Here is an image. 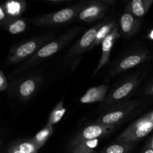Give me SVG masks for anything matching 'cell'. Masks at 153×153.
<instances>
[{"label": "cell", "mask_w": 153, "mask_h": 153, "mask_svg": "<svg viewBox=\"0 0 153 153\" xmlns=\"http://www.w3.org/2000/svg\"><path fill=\"white\" fill-rule=\"evenodd\" d=\"M139 100H127L115 104L101 114L96 122L116 127L125 122L140 106Z\"/></svg>", "instance_id": "cell-4"}, {"label": "cell", "mask_w": 153, "mask_h": 153, "mask_svg": "<svg viewBox=\"0 0 153 153\" xmlns=\"http://www.w3.org/2000/svg\"><path fill=\"white\" fill-rule=\"evenodd\" d=\"M94 1H100V2L105 3L106 4H112L114 3L115 0H94Z\"/></svg>", "instance_id": "cell-31"}, {"label": "cell", "mask_w": 153, "mask_h": 153, "mask_svg": "<svg viewBox=\"0 0 153 153\" xmlns=\"http://www.w3.org/2000/svg\"><path fill=\"white\" fill-rule=\"evenodd\" d=\"M55 37V32H48L16 43L10 49L7 63L9 64H22Z\"/></svg>", "instance_id": "cell-2"}, {"label": "cell", "mask_w": 153, "mask_h": 153, "mask_svg": "<svg viewBox=\"0 0 153 153\" xmlns=\"http://www.w3.org/2000/svg\"><path fill=\"white\" fill-rule=\"evenodd\" d=\"M36 1H51V2H64V1H74V0H36Z\"/></svg>", "instance_id": "cell-30"}, {"label": "cell", "mask_w": 153, "mask_h": 153, "mask_svg": "<svg viewBox=\"0 0 153 153\" xmlns=\"http://www.w3.org/2000/svg\"><path fill=\"white\" fill-rule=\"evenodd\" d=\"M143 24V19L123 10L118 19L117 27L121 37L128 39L138 33Z\"/></svg>", "instance_id": "cell-12"}, {"label": "cell", "mask_w": 153, "mask_h": 153, "mask_svg": "<svg viewBox=\"0 0 153 153\" xmlns=\"http://www.w3.org/2000/svg\"><path fill=\"white\" fill-rule=\"evenodd\" d=\"M108 10L107 4L98 1L85 2L76 19L85 23H91L104 17Z\"/></svg>", "instance_id": "cell-11"}, {"label": "cell", "mask_w": 153, "mask_h": 153, "mask_svg": "<svg viewBox=\"0 0 153 153\" xmlns=\"http://www.w3.org/2000/svg\"><path fill=\"white\" fill-rule=\"evenodd\" d=\"M7 88V82L4 73L0 71V91H4Z\"/></svg>", "instance_id": "cell-24"}, {"label": "cell", "mask_w": 153, "mask_h": 153, "mask_svg": "<svg viewBox=\"0 0 153 153\" xmlns=\"http://www.w3.org/2000/svg\"><path fill=\"white\" fill-rule=\"evenodd\" d=\"M134 145L132 143L114 142V143L105 147L100 153H131Z\"/></svg>", "instance_id": "cell-22"}, {"label": "cell", "mask_w": 153, "mask_h": 153, "mask_svg": "<svg viewBox=\"0 0 153 153\" xmlns=\"http://www.w3.org/2000/svg\"><path fill=\"white\" fill-rule=\"evenodd\" d=\"M144 93L147 95H153V82L147 85V87L145 88Z\"/></svg>", "instance_id": "cell-26"}, {"label": "cell", "mask_w": 153, "mask_h": 153, "mask_svg": "<svg viewBox=\"0 0 153 153\" xmlns=\"http://www.w3.org/2000/svg\"><path fill=\"white\" fill-rule=\"evenodd\" d=\"M43 77L40 74H30L13 82L9 87L10 96L22 102H27L36 95L43 84Z\"/></svg>", "instance_id": "cell-8"}, {"label": "cell", "mask_w": 153, "mask_h": 153, "mask_svg": "<svg viewBox=\"0 0 153 153\" xmlns=\"http://www.w3.org/2000/svg\"><path fill=\"white\" fill-rule=\"evenodd\" d=\"M54 133V128L52 126L46 124L42 129H40L34 137H31L34 143L38 147L39 149H41L46 143L51 136Z\"/></svg>", "instance_id": "cell-20"}, {"label": "cell", "mask_w": 153, "mask_h": 153, "mask_svg": "<svg viewBox=\"0 0 153 153\" xmlns=\"http://www.w3.org/2000/svg\"><path fill=\"white\" fill-rule=\"evenodd\" d=\"M8 17H19L25 10V0H8L4 7Z\"/></svg>", "instance_id": "cell-18"}, {"label": "cell", "mask_w": 153, "mask_h": 153, "mask_svg": "<svg viewBox=\"0 0 153 153\" xmlns=\"http://www.w3.org/2000/svg\"><path fill=\"white\" fill-rule=\"evenodd\" d=\"M8 153H22V152L18 149L17 146H16V144H13V146L9 149Z\"/></svg>", "instance_id": "cell-27"}, {"label": "cell", "mask_w": 153, "mask_h": 153, "mask_svg": "<svg viewBox=\"0 0 153 153\" xmlns=\"http://www.w3.org/2000/svg\"><path fill=\"white\" fill-rule=\"evenodd\" d=\"M152 58L150 52L147 49L143 47L135 48L117 59L110 67L107 78L114 77L128 71L146 61H149Z\"/></svg>", "instance_id": "cell-5"}, {"label": "cell", "mask_w": 153, "mask_h": 153, "mask_svg": "<svg viewBox=\"0 0 153 153\" xmlns=\"http://www.w3.org/2000/svg\"><path fill=\"white\" fill-rule=\"evenodd\" d=\"M82 30V27L81 26L73 27L64 34L55 37L49 43L42 46L31 58L21 64L14 73L18 74L27 71L29 69L36 67L41 62L61 52L79 35Z\"/></svg>", "instance_id": "cell-1"}, {"label": "cell", "mask_w": 153, "mask_h": 153, "mask_svg": "<svg viewBox=\"0 0 153 153\" xmlns=\"http://www.w3.org/2000/svg\"><path fill=\"white\" fill-rule=\"evenodd\" d=\"M148 37H149V39H152V40H153V30L150 31V32L149 33V34H148Z\"/></svg>", "instance_id": "cell-33"}, {"label": "cell", "mask_w": 153, "mask_h": 153, "mask_svg": "<svg viewBox=\"0 0 153 153\" xmlns=\"http://www.w3.org/2000/svg\"><path fill=\"white\" fill-rule=\"evenodd\" d=\"M85 4V2L78 3L56 11L35 16L31 19V22L33 25L39 27H52L68 24L76 19Z\"/></svg>", "instance_id": "cell-6"}, {"label": "cell", "mask_w": 153, "mask_h": 153, "mask_svg": "<svg viewBox=\"0 0 153 153\" xmlns=\"http://www.w3.org/2000/svg\"><path fill=\"white\" fill-rule=\"evenodd\" d=\"M2 26L7 32L11 34L23 33L28 28L26 21L20 17H8Z\"/></svg>", "instance_id": "cell-17"}, {"label": "cell", "mask_w": 153, "mask_h": 153, "mask_svg": "<svg viewBox=\"0 0 153 153\" xmlns=\"http://www.w3.org/2000/svg\"><path fill=\"white\" fill-rule=\"evenodd\" d=\"M153 130V123L147 120L144 117L136 120L128 126L118 137L114 142H122L135 144Z\"/></svg>", "instance_id": "cell-9"}, {"label": "cell", "mask_w": 153, "mask_h": 153, "mask_svg": "<svg viewBox=\"0 0 153 153\" xmlns=\"http://www.w3.org/2000/svg\"><path fill=\"white\" fill-rule=\"evenodd\" d=\"M145 147L149 148V149H151L153 150V135L152 136V137H151V138L148 140L147 143H146V145Z\"/></svg>", "instance_id": "cell-29"}, {"label": "cell", "mask_w": 153, "mask_h": 153, "mask_svg": "<svg viewBox=\"0 0 153 153\" xmlns=\"http://www.w3.org/2000/svg\"><path fill=\"white\" fill-rule=\"evenodd\" d=\"M145 118H146L147 120L150 121V122L153 123V111H152L149 112L148 114H145L144 116Z\"/></svg>", "instance_id": "cell-28"}, {"label": "cell", "mask_w": 153, "mask_h": 153, "mask_svg": "<svg viewBox=\"0 0 153 153\" xmlns=\"http://www.w3.org/2000/svg\"><path fill=\"white\" fill-rule=\"evenodd\" d=\"M66 111L67 110H66V108L64 104V99H62L55 105V107L51 111L49 118H48L47 124L54 126L57 123H58L65 115Z\"/></svg>", "instance_id": "cell-21"}, {"label": "cell", "mask_w": 153, "mask_h": 153, "mask_svg": "<svg viewBox=\"0 0 153 153\" xmlns=\"http://www.w3.org/2000/svg\"><path fill=\"white\" fill-rule=\"evenodd\" d=\"M120 34L119 29L117 25L114 28V29L108 35V37L105 39L101 43L102 46V52L101 56H100V59L99 61L98 64H97V67L94 70V73H93V76L97 75L103 67L108 63L109 60H110L111 54V51L113 49L115 43L117 40L120 37Z\"/></svg>", "instance_id": "cell-13"}, {"label": "cell", "mask_w": 153, "mask_h": 153, "mask_svg": "<svg viewBox=\"0 0 153 153\" xmlns=\"http://www.w3.org/2000/svg\"><path fill=\"white\" fill-rule=\"evenodd\" d=\"M7 18H8V16H7L4 7L0 5V25H2L4 23V22L7 20Z\"/></svg>", "instance_id": "cell-25"}, {"label": "cell", "mask_w": 153, "mask_h": 153, "mask_svg": "<svg viewBox=\"0 0 153 153\" xmlns=\"http://www.w3.org/2000/svg\"><path fill=\"white\" fill-rule=\"evenodd\" d=\"M124 1H128H128H129L130 0H124Z\"/></svg>", "instance_id": "cell-34"}, {"label": "cell", "mask_w": 153, "mask_h": 153, "mask_svg": "<svg viewBox=\"0 0 153 153\" xmlns=\"http://www.w3.org/2000/svg\"><path fill=\"white\" fill-rule=\"evenodd\" d=\"M153 0H130L127 2L124 10L134 16L143 19L152 6Z\"/></svg>", "instance_id": "cell-15"}, {"label": "cell", "mask_w": 153, "mask_h": 153, "mask_svg": "<svg viewBox=\"0 0 153 153\" xmlns=\"http://www.w3.org/2000/svg\"><path fill=\"white\" fill-rule=\"evenodd\" d=\"M18 149L22 153H37L39 150L32 139H25L15 143Z\"/></svg>", "instance_id": "cell-23"}, {"label": "cell", "mask_w": 153, "mask_h": 153, "mask_svg": "<svg viewBox=\"0 0 153 153\" xmlns=\"http://www.w3.org/2000/svg\"><path fill=\"white\" fill-rule=\"evenodd\" d=\"M1 153H5V152H1Z\"/></svg>", "instance_id": "cell-35"}, {"label": "cell", "mask_w": 153, "mask_h": 153, "mask_svg": "<svg viewBox=\"0 0 153 153\" xmlns=\"http://www.w3.org/2000/svg\"><path fill=\"white\" fill-rule=\"evenodd\" d=\"M37 153H38V152H37Z\"/></svg>", "instance_id": "cell-36"}, {"label": "cell", "mask_w": 153, "mask_h": 153, "mask_svg": "<svg viewBox=\"0 0 153 153\" xmlns=\"http://www.w3.org/2000/svg\"><path fill=\"white\" fill-rule=\"evenodd\" d=\"M117 25V21L113 19V20H109L108 19L100 28L97 31V34H96L95 39H94V42L92 43L91 46H90L89 49H88V52H90L91 50H92L93 49L97 47V46H99L100 44H101L102 43L103 40L108 37V35H109L111 32L114 29L115 27Z\"/></svg>", "instance_id": "cell-16"}, {"label": "cell", "mask_w": 153, "mask_h": 153, "mask_svg": "<svg viewBox=\"0 0 153 153\" xmlns=\"http://www.w3.org/2000/svg\"><path fill=\"white\" fill-rule=\"evenodd\" d=\"M100 139L85 140L72 146H67V153H95Z\"/></svg>", "instance_id": "cell-19"}, {"label": "cell", "mask_w": 153, "mask_h": 153, "mask_svg": "<svg viewBox=\"0 0 153 153\" xmlns=\"http://www.w3.org/2000/svg\"><path fill=\"white\" fill-rule=\"evenodd\" d=\"M116 127L108 126L95 122L79 129L69 141L67 146H72L85 140H95L106 137L114 131Z\"/></svg>", "instance_id": "cell-10"}, {"label": "cell", "mask_w": 153, "mask_h": 153, "mask_svg": "<svg viewBox=\"0 0 153 153\" xmlns=\"http://www.w3.org/2000/svg\"><path fill=\"white\" fill-rule=\"evenodd\" d=\"M141 153H153V150L151 149H149V148L145 147V149H143V151Z\"/></svg>", "instance_id": "cell-32"}, {"label": "cell", "mask_w": 153, "mask_h": 153, "mask_svg": "<svg viewBox=\"0 0 153 153\" xmlns=\"http://www.w3.org/2000/svg\"><path fill=\"white\" fill-rule=\"evenodd\" d=\"M108 90V85L106 84L90 88L81 97L79 102L82 104H92L96 102L102 103L107 97Z\"/></svg>", "instance_id": "cell-14"}, {"label": "cell", "mask_w": 153, "mask_h": 153, "mask_svg": "<svg viewBox=\"0 0 153 153\" xmlns=\"http://www.w3.org/2000/svg\"><path fill=\"white\" fill-rule=\"evenodd\" d=\"M144 76L145 73L140 72L123 81L108 94L105 100L100 105L99 111L102 114L114 105L128 100L137 91Z\"/></svg>", "instance_id": "cell-3"}, {"label": "cell", "mask_w": 153, "mask_h": 153, "mask_svg": "<svg viewBox=\"0 0 153 153\" xmlns=\"http://www.w3.org/2000/svg\"><path fill=\"white\" fill-rule=\"evenodd\" d=\"M108 19L101 21L98 23L93 25L91 28L87 30L76 42L67 51V54L63 58L61 64V68L65 67L68 65L76 66L78 64L79 58L83 55V54L88 52V49L91 46L95 39L96 34L99 28L107 21Z\"/></svg>", "instance_id": "cell-7"}]
</instances>
